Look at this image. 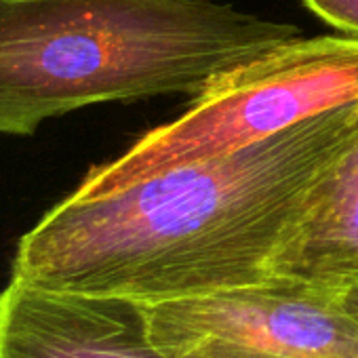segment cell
Wrapping results in <instances>:
<instances>
[{
	"mask_svg": "<svg viewBox=\"0 0 358 358\" xmlns=\"http://www.w3.org/2000/svg\"><path fill=\"white\" fill-rule=\"evenodd\" d=\"M341 303L358 320V280L341 285Z\"/></svg>",
	"mask_w": 358,
	"mask_h": 358,
	"instance_id": "obj_8",
	"label": "cell"
},
{
	"mask_svg": "<svg viewBox=\"0 0 358 358\" xmlns=\"http://www.w3.org/2000/svg\"><path fill=\"white\" fill-rule=\"evenodd\" d=\"M356 127L350 101L226 156L74 188L20 238L11 278L137 303L264 282Z\"/></svg>",
	"mask_w": 358,
	"mask_h": 358,
	"instance_id": "obj_1",
	"label": "cell"
},
{
	"mask_svg": "<svg viewBox=\"0 0 358 358\" xmlns=\"http://www.w3.org/2000/svg\"><path fill=\"white\" fill-rule=\"evenodd\" d=\"M350 101H358V36H299L220 76L184 114L93 166L76 188L110 190L226 156Z\"/></svg>",
	"mask_w": 358,
	"mask_h": 358,
	"instance_id": "obj_3",
	"label": "cell"
},
{
	"mask_svg": "<svg viewBox=\"0 0 358 358\" xmlns=\"http://www.w3.org/2000/svg\"><path fill=\"white\" fill-rule=\"evenodd\" d=\"M295 38L213 0H0V135L97 103L196 97Z\"/></svg>",
	"mask_w": 358,
	"mask_h": 358,
	"instance_id": "obj_2",
	"label": "cell"
},
{
	"mask_svg": "<svg viewBox=\"0 0 358 358\" xmlns=\"http://www.w3.org/2000/svg\"><path fill=\"white\" fill-rule=\"evenodd\" d=\"M301 5L339 32L358 36V0H301Z\"/></svg>",
	"mask_w": 358,
	"mask_h": 358,
	"instance_id": "obj_7",
	"label": "cell"
},
{
	"mask_svg": "<svg viewBox=\"0 0 358 358\" xmlns=\"http://www.w3.org/2000/svg\"><path fill=\"white\" fill-rule=\"evenodd\" d=\"M143 308L169 358H358V320L339 285L272 276Z\"/></svg>",
	"mask_w": 358,
	"mask_h": 358,
	"instance_id": "obj_4",
	"label": "cell"
},
{
	"mask_svg": "<svg viewBox=\"0 0 358 358\" xmlns=\"http://www.w3.org/2000/svg\"><path fill=\"white\" fill-rule=\"evenodd\" d=\"M272 274L339 287L358 280V127L312 190Z\"/></svg>",
	"mask_w": 358,
	"mask_h": 358,
	"instance_id": "obj_6",
	"label": "cell"
},
{
	"mask_svg": "<svg viewBox=\"0 0 358 358\" xmlns=\"http://www.w3.org/2000/svg\"><path fill=\"white\" fill-rule=\"evenodd\" d=\"M0 358H169L143 303L51 291L11 278L0 291Z\"/></svg>",
	"mask_w": 358,
	"mask_h": 358,
	"instance_id": "obj_5",
	"label": "cell"
}]
</instances>
